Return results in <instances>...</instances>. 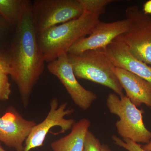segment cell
<instances>
[{"label": "cell", "instance_id": "obj_10", "mask_svg": "<svg viewBox=\"0 0 151 151\" xmlns=\"http://www.w3.org/2000/svg\"><path fill=\"white\" fill-rule=\"evenodd\" d=\"M36 124L33 120L25 119L14 108H9L0 117V142L17 151H24V143Z\"/></svg>", "mask_w": 151, "mask_h": 151}, {"label": "cell", "instance_id": "obj_12", "mask_svg": "<svg viewBox=\"0 0 151 151\" xmlns=\"http://www.w3.org/2000/svg\"><path fill=\"white\" fill-rule=\"evenodd\" d=\"M113 70L133 104L139 107L144 104L151 108V82L123 68L115 67Z\"/></svg>", "mask_w": 151, "mask_h": 151}, {"label": "cell", "instance_id": "obj_8", "mask_svg": "<svg viewBox=\"0 0 151 151\" xmlns=\"http://www.w3.org/2000/svg\"><path fill=\"white\" fill-rule=\"evenodd\" d=\"M47 69L65 87L75 105L83 110L89 109L97 99L95 93L84 88L78 82L69 62L67 53H64L49 63Z\"/></svg>", "mask_w": 151, "mask_h": 151}, {"label": "cell", "instance_id": "obj_6", "mask_svg": "<svg viewBox=\"0 0 151 151\" xmlns=\"http://www.w3.org/2000/svg\"><path fill=\"white\" fill-rule=\"evenodd\" d=\"M125 14L128 28L122 39L133 56L151 66V17L136 6L127 8Z\"/></svg>", "mask_w": 151, "mask_h": 151}, {"label": "cell", "instance_id": "obj_13", "mask_svg": "<svg viewBox=\"0 0 151 151\" xmlns=\"http://www.w3.org/2000/svg\"><path fill=\"white\" fill-rule=\"evenodd\" d=\"M90 125L91 122L86 119L75 122L68 134L52 142L50 147L52 151H83Z\"/></svg>", "mask_w": 151, "mask_h": 151}, {"label": "cell", "instance_id": "obj_15", "mask_svg": "<svg viewBox=\"0 0 151 151\" xmlns=\"http://www.w3.org/2000/svg\"><path fill=\"white\" fill-rule=\"evenodd\" d=\"M84 11L92 13L102 15L105 8L109 4L113 2V0H79Z\"/></svg>", "mask_w": 151, "mask_h": 151}, {"label": "cell", "instance_id": "obj_20", "mask_svg": "<svg viewBox=\"0 0 151 151\" xmlns=\"http://www.w3.org/2000/svg\"><path fill=\"white\" fill-rule=\"evenodd\" d=\"M9 27L8 25L0 20V44L2 42L6 32L7 29ZM0 51H2L0 50Z\"/></svg>", "mask_w": 151, "mask_h": 151}, {"label": "cell", "instance_id": "obj_3", "mask_svg": "<svg viewBox=\"0 0 151 151\" xmlns=\"http://www.w3.org/2000/svg\"><path fill=\"white\" fill-rule=\"evenodd\" d=\"M77 78L85 79L110 88L118 96L124 95L123 89L105 50H90L81 54L67 53Z\"/></svg>", "mask_w": 151, "mask_h": 151}, {"label": "cell", "instance_id": "obj_1", "mask_svg": "<svg viewBox=\"0 0 151 151\" xmlns=\"http://www.w3.org/2000/svg\"><path fill=\"white\" fill-rule=\"evenodd\" d=\"M10 75L18 88L23 104L27 107L33 89L43 73L45 61L33 22L31 1L23 0L13 38L7 52Z\"/></svg>", "mask_w": 151, "mask_h": 151}, {"label": "cell", "instance_id": "obj_17", "mask_svg": "<svg viewBox=\"0 0 151 151\" xmlns=\"http://www.w3.org/2000/svg\"><path fill=\"white\" fill-rule=\"evenodd\" d=\"M100 141L90 131L86 134L83 151H102Z\"/></svg>", "mask_w": 151, "mask_h": 151}, {"label": "cell", "instance_id": "obj_21", "mask_svg": "<svg viewBox=\"0 0 151 151\" xmlns=\"http://www.w3.org/2000/svg\"><path fill=\"white\" fill-rule=\"evenodd\" d=\"M143 12L147 15L151 14V0L147 1L143 5Z\"/></svg>", "mask_w": 151, "mask_h": 151}, {"label": "cell", "instance_id": "obj_18", "mask_svg": "<svg viewBox=\"0 0 151 151\" xmlns=\"http://www.w3.org/2000/svg\"><path fill=\"white\" fill-rule=\"evenodd\" d=\"M11 94V84L8 75L0 74V101L8 100Z\"/></svg>", "mask_w": 151, "mask_h": 151}, {"label": "cell", "instance_id": "obj_11", "mask_svg": "<svg viewBox=\"0 0 151 151\" xmlns=\"http://www.w3.org/2000/svg\"><path fill=\"white\" fill-rule=\"evenodd\" d=\"M115 67L128 70L151 83V66L133 56L119 36L105 50Z\"/></svg>", "mask_w": 151, "mask_h": 151}, {"label": "cell", "instance_id": "obj_22", "mask_svg": "<svg viewBox=\"0 0 151 151\" xmlns=\"http://www.w3.org/2000/svg\"><path fill=\"white\" fill-rule=\"evenodd\" d=\"M142 148L146 151H151V139L147 144L142 146Z\"/></svg>", "mask_w": 151, "mask_h": 151}, {"label": "cell", "instance_id": "obj_9", "mask_svg": "<svg viewBox=\"0 0 151 151\" xmlns=\"http://www.w3.org/2000/svg\"><path fill=\"white\" fill-rule=\"evenodd\" d=\"M128 28L126 19L111 22L100 21L92 33L77 41L68 53L78 55L88 50H105L114 39L126 32Z\"/></svg>", "mask_w": 151, "mask_h": 151}, {"label": "cell", "instance_id": "obj_23", "mask_svg": "<svg viewBox=\"0 0 151 151\" xmlns=\"http://www.w3.org/2000/svg\"><path fill=\"white\" fill-rule=\"evenodd\" d=\"M101 150L102 151H112L108 145H105V144H102Z\"/></svg>", "mask_w": 151, "mask_h": 151}, {"label": "cell", "instance_id": "obj_4", "mask_svg": "<svg viewBox=\"0 0 151 151\" xmlns=\"http://www.w3.org/2000/svg\"><path fill=\"white\" fill-rule=\"evenodd\" d=\"M107 108L111 114L119 116L116 127L123 139L136 143L147 144L151 139V132L146 128L143 120L142 109H138L126 95L119 97L110 93L106 100Z\"/></svg>", "mask_w": 151, "mask_h": 151}, {"label": "cell", "instance_id": "obj_19", "mask_svg": "<svg viewBox=\"0 0 151 151\" xmlns=\"http://www.w3.org/2000/svg\"><path fill=\"white\" fill-rule=\"evenodd\" d=\"M12 72L8 52L0 51V74L11 75Z\"/></svg>", "mask_w": 151, "mask_h": 151}, {"label": "cell", "instance_id": "obj_14", "mask_svg": "<svg viewBox=\"0 0 151 151\" xmlns=\"http://www.w3.org/2000/svg\"><path fill=\"white\" fill-rule=\"evenodd\" d=\"M23 0H0V20L16 27L18 21Z\"/></svg>", "mask_w": 151, "mask_h": 151}, {"label": "cell", "instance_id": "obj_7", "mask_svg": "<svg viewBox=\"0 0 151 151\" xmlns=\"http://www.w3.org/2000/svg\"><path fill=\"white\" fill-rule=\"evenodd\" d=\"M67 104L65 102L59 106L57 98L52 99L48 114L42 122L37 124L32 128L25 142L24 151H30L43 146L47 135L53 127L60 128L59 134L65 133L71 129L75 124V120L65 119V116L71 115L74 110L72 108H67Z\"/></svg>", "mask_w": 151, "mask_h": 151}, {"label": "cell", "instance_id": "obj_25", "mask_svg": "<svg viewBox=\"0 0 151 151\" xmlns=\"http://www.w3.org/2000/svg\"></svg>", "mask_w": 151, "mask_h": 151}, {"label": "cell", "instance_id": "obj_2", "mask_svg": "<svg viewBox=\"0 0 151 151\" xmlns=\"http://www.w3.org/2000/svg\"><path fill=\"white\" fill-rule=\"evenodd\" d=\"M101 15L84 11L78 18L38 34V42L45 62H51L61 55L68 53L77 41L92 33Z\"/></svg>", "mask_w": 151, "mask_h": 151}, {"label": "cell", "instance_id": "obj_16", "mask_svg": "<svg viewBox=\"0 0 151 151\" xmlns=\"http://www.w3.org/2000/svg\"><path fill=\"white\" fill-rule=\"evenodd\" d=\"M111 138L114 144L128 151H146L142 148L140 145L129 139H121L115 135H113Z\"/></svg>", "mask_w": 151, "mask_h": 151}, {"label": "cell", "instance_id": "obj_24", "mask_svg": "<svg viewBox=\"0 0 151 151\" xmlns=\"http://www.w3.org/2000/svg\"><path fill=\"white\" fill-rule=\"evenodd\" d=\"M0 151H6L2 147L1 145V144H0Z\"/></svg>", "mask_w": 151, "mask_h": 151}, {"label": "cell", "instance_id": "obj_5", "mask_svg": "<svg viewBox=\"0 0 151 151\" xmlns=\"http://www.w3.org/2000/svg\"><path fill=\"white\" fill-rule=\"evenodd\" d=\"M84 12L79 0H35L31 2L33 22L37 34L78 18Z\"/></svg>", "mask_w": 151, "mask_h": 151}]
</instances>
